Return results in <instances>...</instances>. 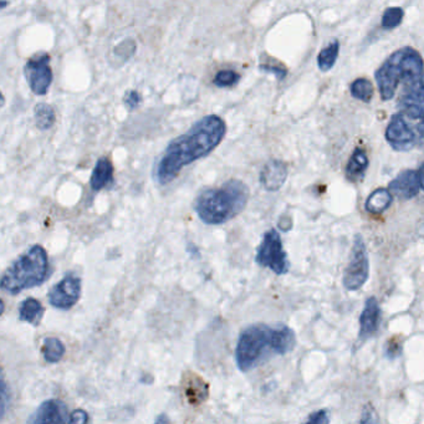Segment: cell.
Masks as SVG:
<instances>
[{
  "instance_id": "cell-26",
  "label": "cell",
  "mask_w": 424,
  "mask_h": 424,
  "mask_svg": "<svg viewBox=\"0 0 424 424\" xmlns=\"http://www.w3.org/2000/svg\"><path fill=\"white\" fill-rule=\"evenodd\" d=\"M9 403H11L9 388L6 386V382L1 376V370H0V420L4 418L8 407H9Z\"/></svg>"
},
{
  "instance_id": "cell-24",
  "label": "cell",
  "mask_w": 424,
  "mask_h": 424,
  "mask_svg": "<svg viewBox=\"0 0 424 424\" xmlns=\"http://www.w3.org/2000/svg\"><path fill=\"white\" fill-rule=\"evenodd\" d=\"M404 16V11L401 8H388L387 11L383 13L382 15V27L387 30L394 29L398 25H401Z\"/></svg>"
},
{
  "instance_id": "cell-27",
  "label": "cell",
  "mask_w": 424,
  "mask_h": 424,
  "mask_svg": "<svg viewBox=\"0 0 424 424\" xmlns=\"http://www.w3.org/2000/svg\"><path fill=\"white\" fill-rule=\"evenodd\" d=\"M123 102L127 106L128 110H135L141 104V95L137 91L130 90L126 92V95L123 97Z\"/></svg>"
},
{
  "instance_id": "cell-10",
  "label": "cell",
  "mask_w": 424,
  "mask_h": 424,
  "mask_svg": "<svg viewBox=\"0 0 424 424\" xmlns=\"http://www.w3.org/2000/svg\"><path fill=\"white\" fill-rule=\"evenodd\" d=\"M81 295V280L74 275H68L51 289L49 294V302L54 308L69 310Z\"/></svg>"
},
{
  "instance_id": "cell-16",
  "label": "cell",
  "mask_w": 424,
  "mask_h": 424,
  "mask_svg": "<svg viewBox=\"0 0 424 424\" xmlns=\"http://www.w3.org/2000/svg\"><path fill=\"white\" fill-rule=\"evenodd\" d=\"M112 175H113V167L111 161L106 157L99 159L91 175L90 183L92 191L99 192L104 189L111 182Z\"/></svg>"
},
{
  "instance_id": "cell-25",
  "label": "cell",
  "mask_w": 424,
  "mask_h": 424,
  "mask_svg": "<svg viewBox=\"0 0 424 424\" xmlns=\"http://www.w3.org/2000/svg\"><path fill=\"white\" fill-rule=\"evenodd\" d=\"M238 80V74H235L232 70H223V71H219V73L216 75L214 84H216L218 87H228V86L237 84Z\"/></svg>"
},
{
  "instance_id": "cell-32",
  "label": "cell",
  "mask_w": 424,
  "mask_h": 424,
  "mask_svg": "<svg viewBox=\"0 0 424 424\" xmlns=\"http://www.w3.org/2000/svg\"><path fill=\"white\" fill-rule=\"evenodd\" d=\"M4 310H6V306H4V302H3V300L0 299V316L3 315V313H4Z\"/></svg>"
},
{
  "instance_id": "cell-29",
  "label": "cell",
  "mask_w": 424,
  "mask_h": 424,
  "mask_svg": "<svg viewBox=\"0 0 424 424\" xmlns=\"http://www.w3.org/2000/svg\"><path fill=\"white\" fill-rule=\"evenodd\" d=\"M90 420L89 414L86 413L82 409H76L69 416V423L84 424Z\"/></svg>"
},
{
  "instance_id": "cell-23",
  "label": "cell",
  "mask_w": 424,
  "mask_h": 424,
  "mask_svg": "<svg viewBox=\"0 0 424 424\" xmlns=\"http://www.w3.org/2000/svg\"><path fill=\"white\" fill-rule=\"evenodd\" d=\"M373 91V85L370 80L357 79L351 85V95L363 102H370L372 100Z\"/></svg>"
},
{
  "instance_id": "cell-17",
  "label": "cell",
  "mask_w": 424,
  "mask_h": 424,
  "mask_svg": "<svg viewBox=\"0 0 424 424\" xmlns=\"http://www.w3.org/2000/svg\"><path fill=\"white\" fill-rule=\"evenodd\" d=\"M393 196L391 192L385 188H377L372 192L365 203V209L371 214H381L387 211L392 204Z\"/></svg>"
},
{
  "instance_id": "cell-2",
  "label": "cell",
  "mask_w": 424,
  "mask_h": 424,
  "mask_svg": "<svg viewBox=\"0 0 424 424\" xmlns=\"http://www.w3.org/2000/svg\"><path fill=\"white\" fill-rule=\"evenodd\" d=\"M297 344V336L287 325L270 328L268 325H251L242 332L235 349V362L242 372L258 366L266 352L287 355Z\"/></svg>"
},
{
  "instance_id": "cell-13",
  "label": "cell",
  "mask_w": 424,
  "mask_h": 424,
  "mask_svg": "<svg viewBox=\"0 0 424 424\" xmlns=\"http://www.w3.org/2000/svg\"><path fill=\"white\" fill-rule=\"evenodd\" d=\"M287 180V165L279 159L269 161L260 173V183L268 192L279 191Z\"/></svg>"
},
{
  "instance_id": "cell-4",
  "label": "cell",
  "mask_w": 424,
  "mask_h": 424,
  "mask_svg": "<svg viewBox=\"0 0 424 424\" xmlns=\"http://www.w3.org/2000/svg\"><path fill=\"white\" fill-rule=\"evenodd\" d=\"M249 196V188L245 183L230 180L219 188L201 191L194 201V211L203 223L219 225L243 212Z\"/></svg>"
},
{
  "instance_id": "cell-20",
  "label": "cell",
  "mask_w": 424,
  "mask_h": 424,
  "mask_svg": "<svg viewBox=\"0 0 424 424\" xmlns=\"http://www.w3.org/2000/svg\"><path fill=\"white\" fill-rule=\"evenodd\" d=\"M65 345L56 339V337H48L45 339L43 344V355L44 358L49 363H56L61 360L65 355Z\"/></svg>"
},
{
  "instance_id": "cell-31",
  "label": "cell",
  "mask_w": 424,
  "mask_h": 424,
  "mask_svg": "<svg viewBox=\"0 0 424 424\" xmlns=\"http://www.w3.org/2000/svg\"><path fill=\"white\" fill-rule=\"evenodd\" d=\"M260 69L264 70L266 73H270V74L275 75L278 80H282L285 76H287V71L282 69H278V68H274V66H268V65H263V66H260Z\"/></svg>"
},
{
  "instance_id": "cell-19",
  "label": "cell",
  "mask_w": 424,
  "mask_h": 424,
  "mask_svg": "<svg viewBox=\"0 0 424 424\" xmlns=\"http://www.w3.org/2000/svg\"><path fill=\"white\" fill-rule=\"evenodd\" d=\"M186 397L191 404H201L208 397L207 383L201 381L199 377L193 376L191 381H188L186 388Z\"/></svg>"
},
{
  "instance_id": "cell-11",
  "label": "cell",
  "mask_w": 424,
  "mask_h": 424,
  "mask_svg": "<svg viewBox=\"0 0 424 424\" xmlns=\"http://www.w3.org/2000/svg\"><path fill=\"white\" fill-rule=\"evenodd\" d=\"M422 170L423 167L420 166L418 170H402L394 180L389 183V191L399 199L409 201L416 196H418L419 192L423 188L422 182Z\"/></svg>"
},
{
  "instance_id": "cell-1",
  "label": "cell",
  "mask_w": 424,
  "mask_h": 424,
  "mask_svg": "<svg viewBox=\"0 0 424 424\" xmlns=\"http://www.w3.org/2000/svg\"><path fill=\"white\" fill-rule=\"evenodd\" d=\"M225 132L227 126L220 117H203L188 132L168 144L154 172L157 183L168 185L186 166L208 156L223 141Z\"/></svg>"
},
{
  "instance_id": "cell-22",
  "label": "cell",
  "mask_w": 424,
  "mask_h": 424,
  "mask_svg": "<svg viewBox=\"0 0 424 424\" xmlns=\"http://www.w3.org/2000/svg\"><path fill=\"white\" fill-rule=\"evenodd\" d=\"M339 43L337 40H335V42L330 44L329 46H326V48L321 50V53L318 54V68L321 71L328 73L334 68L337 56H339Z\"/></svg>"
},
{
  "instance_id": "cell-28",
  "label": "cell",
  "mask_w": 424,
  "mask_h": 424,
  "mask_svg": "<svg viewBox=\"0 0 424 424\" xmlns=\"http://www.w3.org/2000/svg\"><path fill=\"white\" fill-rule=\"evenodd\" d=\"M401 352H402V344L396 337L389 339L387 345H386V351H385L386 356L389 357V358H394V357H398V356L401 355Z\"/></svg>"
},
{
  "instance_id": "cell-33",
  "label": "cell",
  "mask_w": 424,
  "mask_h": 424,
  "mask_svg": "<svg viewBox=\"0 0 424 424\" xmlns=\"http://www.w3.org/2000/svg\"><path fill=\"white\" fill-rule=\"evenodd\" d=\"M9 6V3L6 0H0V9H4L6 6Z\"/></svg>"
},
{
  "instance_id": "cell-34",
  "label": "cell",
  "mask_w": 424,
  "mask_h": 424,
  "mask_svg": "<svg viewBox=\"0 0 424 424\" xmlns=\"http://www.w3.org/2000/svg\"><path fill=\"white\" fill-rule=\"evenodd\" d=\"M4 106V96L1 94V91H0V108Z\"/></svg>"
},
{
  "instance_id": "cell-9",
  "label": "cell",
  "mask_w": 424,
  "mask_h": 424,
  "mask_svg": "<svg viewBox=\"0 0 424 424\" xmlns=\"http://www.w3.org/2000/svg\"><path fill=\"white\" fill-rule=\"evenodd\" d=\"M24 74L29 87L35 95H45L53 82V70L48 54H39L25 65Z\"/></svg>"
},
{
  "instance_id": "cell-15",
  "label": "cell",
  "mask_w": 424,
  "mask_h": 424,
  "mask_svg": "<svg viewBox=\"0 0 424 424\" xmlns=\"http://www.w3.org/2000/svg\"><path fill=\"white\" fill-rule=\"evenodd\" d=\"M368 157L367 154L362 149H356L355 152L351 156L349 163L346 166V178L350 182H360L365 175H366L367 168H368Z\"/></svg>"
},
{
  "instance_id": "cell-12",
  "label": "cell",
  "mask_w": 424,
  "mask_h": 424,
  "mask_svg": "<svg viewBox=\"0 0 424 424\" xmlns=\"http://www.w3.org/2000/svg\"><path fill=\"white\" fill-rule=\"evenodd\" d=\"M69 416L64 402L49 399L29 418V423H69Z\"/></svg>"
},
{
  "instance_id": "cell-14",
  "label": "cell",
  "mask_w": 424,
  "mask_h": 424,
  "mask_svg": "<svg viewBox=\"0 0 424 424\" xmlns=\"http://www.w3.org/2000/svg\"><path fill=\"white\" fill-rule=\"evenodd\" d=\"M381 320V308L376 297L367 299L360 316V339L366 341L376 334Z\"/></svg>"
},
{
  "instance_id": "cell-5",
  "label": "cell",
  "mask_w": 424,
  "mask_h": 424,
  "mask_svg": "<svg viewBox=\"0 0 424 424\" xmlns=\"http://www.w3.org/2000/svg\"><path fill=\"white\" fill-rule=\"evenodd\" d=\"M49 258L42 245H34L20 255L0 278V289L16 295L19 292L42 285L48 279Z\"/></svg>"
},
{
  "instance_id": "cell-7",
  "label": "cell",
  "mask_w": 424,
  "mask_h": 424,
  "mask_svg": "<svg viewBox=\"0 0 424 424\" xmlns=\"http://www.w3.org/2000/svg\"><path fill=\"white\" fill-rule=\"evenodd\" d=\"M256 264L270 269L276 275H284L289 271L290 264L287 251L282 247V240L275 229L266 232L255 255Z\"/></svg>"
},
{
  "instance_id": "cell-3",
  "label": "cell",
  "mask_w": 424,
  "mask_h": 424,
  "mask_svg": "<svg viewBox=\"0 0 424 424\" xmlns=\"http://www.w3.org/2000/svg\"><path fill=\"white\" fill-rule=\"evenodd\" d=\"M375 77L383 101L392 100L399 86V96L424 92L422 56L414 49H399L377 70Z\"/></svg>"
},
{
  "instance_id": "cell-6",
  "label": "cell",
  "mask_w": 424,
  "mask_h": 424,
  "mask_svg": "<svg viewBox=\"0 0 424 424\" xmlns=\"http://www.w3.org/2000/svg\"><path fill=\"white\" fill-rule=\"evenodd\" d=\"M388 144L397 152H409L423 144V121H416L398 112L386 130Z\"/></svg>"
},
{
  "instance_id": "cell-30",
  "label": "cell",
  "mask_w": 424,
  "mask_h": 424,
  "mask_svg": "<svg viewBox=\"0 0 424 424\" xmlns=\"http://www.w3.org/2000/svg\"><path fill=\"white\" fill-rule=\"evenodd\" d=\"M329 414L326 411H318V412H315V413L311 414L308 419H306V422L308 423H329Z\"/></svg>"
},
{
  "instance_id": "cell-18",
  "label": "cell",
  "mask_w": 424,
  "mask_h": 424,
  "mask_svg": "<svg viewBox=\"0 0 424 424\" xmlns=\"http://www.w3.org/2000/svg\"><path fill=\"white\" fill-rule=\"evenodd\" d=\"M43 305L37 301L34 297H27V300L20 304L19 308V318L20 321L32 324V326H37L40 324L42 318L44 316Z\"/></svg>"
},
{
  "instance_id": "cell-8",
  "label": "cell",
  "mask_w": 424,
  "mask_h": 424,
  "mask_svg": "<svg viewBox=\"0 0 424 424\" xmlns=\"http://www.w3.org/2000/svg\"><path fill=\"white\" fill-rule=\"evenodd\" d=\"M370 275V260L367 254L366 244L360 234H357L354 240V247L351 250V258L349 266L344 274V287L356 292L366 284Z\"/></svg>"
},
{
  "instance_id": "cell-21",
  "label": "cell",
  "mask_w": 424,
  "mask_h": 424,
  "mask_svg": "<svg viewBox=\"0 0 424 424\" xmlns=\"http://www.w3.org/2000/svg\"><path fill=\"white\" fill-rule=\"evenodd\" d=\"M35 113V121H37V127L40 131H46L49 128H51L56 120V115L54 111L53 107L48 104H37L34 108Z\"/></svg>"
}]
</instances>
